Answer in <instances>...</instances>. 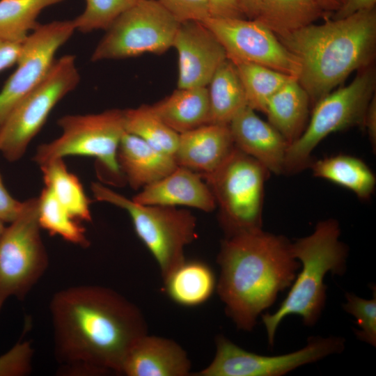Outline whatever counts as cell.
Instances as JSON below:
<instances>
[{"instance_id": "1", "label": "cell", "mask_w": 376, "mask_h": 376, "mask_svg": "<svg viewBox=\"0 0 376 376\" xmlns=\"http://www.w3.org/2000/svg\"><path fill=\"white\" fill-rule=\"evenodd\" d=\"M49 313L55 357L68 375L122 374L128 352L148 334L138 306L101 285L58 290L51 299Z\"/></svg>"}, {"instance_id": "2", "label": "cell", "mask_w": 376, "mask_h": 376, "mask_svg": "<svg viewBox=\"0 0 376 376\" xmlns=\"http://www.w3.org/2000/svg\"><path fill=\"white\" fill-rule=\"evenodd\" d=\"M217 261L216 290L236 327L251 331L263 311L293 283L300 262L292 242L263 229L225 237Z\"/></svg>"}, {"instance_id": "3", "label": "cell", "mask_w": 376, "mask_h": 376, "mask_svg": "<svg viewBox=\"0 0 376 376\" xmlns=\"http://www.w3.org/2000/svg\"><path fill=\"white\" fill-rule=\"evenodd\" d=\"M324 18L322 24L277 37L297 58V81L314 104L353 71L369 66L376 44L375 8L341 19Z\"/></svg>"}, {"instance_id": "4", "label": "cell", "mask_w": 376, "mask_h": 376, "mask_svg": "<svg viewBox=\"0 0 376 376\" xmlns=\"http://www.w3.org/2000/svg\"><path fill=\"white\" fill-rule=\"evenodd\" d=\"M340 228L337 221H319L311 235L292 242L293 256L301 263L290 289L274 313H262L268 344L273 347L277 328L288 315L301 318L306 326L319 320L327 299L325 276H343L347 269L348 249L339 240Z\"/></svg>"}, {"instance_id": "5", "label": "cell", "mask_w": 376, "mask_h": 376, "mask_svg": "<svg viewBox=\"0 0 376 376\" xmlns=\"http://www.w3.org/2000/svg\"><path fill=\"white\" fill-rule=\"evenodd\" d=\"M94 198L125 210L138 237L157 262L163 281L186 259L185 247L198 237L196 218L176 207L141 205L105 187L92 182Z\"/></svg>"}, {"instance_id": "6", "label": "cell", "mask_w": 376, "mask_h": 376, "mask_svg": "<svg viewBox=\"0 0 376 376\" xmlns=\"http://www.w3.org/2000/svg\"><path fill=\"white\" fill-rule=\"evenodd\" d=\"M269 171L236 147L214 171L201 175L219 207L225 237L263 229L265 182Z\"/></svg>"}, {"instance_id": "7", "label": "cell", "mask_w": 376, "mask_h": 376, "mask_svg": "<svg viewBox=\"0 0 376 376\" xmlns=\"http://www.w3.org/2000/svg\"><path fill=\"white\" fill-rule=\"evenodd\" d=\"M57 123L62 130L60 136L36 150L33 160L39 166L67 156L92 157L97 160L98 170L105 171L104 180L110 176L113 185L125 181L117 162L118 148L125 132L123 110L66 115Z\"/></svg>"}, {"instance_id": "8", "label": "cell", "mask_w": 376, "mask_h": 376, "mask_svg": "<svg viewBox=\"0 0 376 376\" xmlns=\"http://www.w3.org/2000/svg\"><path fill=\"white\" fill-rule=\"evenodd\" d=\"M375 69L369 65L348 85L330 92L315 104L304 131L288 148L283 173H296L310 166L312 152L329 134L356 125L363 127L375 95Z\"/></svg>"}, {"instance_id": "9", "label": "cell", "mask_w": 376, "mask_h": 376, "mask_svg": "<svg viewBox=\"0 0 376 376\" xmlns=\"http://www.w3.org/2000/svg\"><path fill=\"white\" fill-rule=\"evenodd\" d=\"M40 229L38 198H31L0 237V312L9 298L24 300L48 268Z\"/></svg>"}, {"instance_id": "10", "label": "cell", "mask_w": 376, "mask_h": 376, "mask_svg": "<svg viewBox=\"0 0 376 376\" xmlns=\"http://www.w3.org/2000/svg\"><path fill=\"white\" fill-rule=\"evenodd\" d=\"M79 80L75 56L55 60L46 77L15 106L0 127V152L8 161L15 162L24 155L54 107Z\"/></svg>"}, {"instance_id": "11", "label": "cell", "mask_w": 376, "mask_h": 376, "mask_svg": "<svg viewBox=\"0 0 376 376\" xmlns=\"http://www.w3.org/2000/svg\"><path fill=\"white\" fill-rule=\"evenodd\" d=\"M180 22L157 0H139L118 17L95 47L91 60L123 59L162 54L173 47Z\"/></svg>"}, {"instance_id": "12", "label": "cell", "mask_w": 376, "mask_h": 376, "mask_svg": "<svg viewBox=\"0 0 376 376\" xmlns=\"http://www.w3.org/2000/svg\"><path fill=\"white\" fill-rule=\"evenodd\" d=\"M345 339L340 336H311L301 349L282 355L265 356L239 347L223 335L215 339L212 362L192 374L195 376H281L306 364L343 351Z\"/></svg>"}, {"instance_id": "13", "label": "cell", "mask_w": 376, "mask_h": 376, "mask_svg": "<svg viewBox=\"0 0 376 376\" xmlns=\"http://www.w3.org/2000/svg\"><path fill=\"white\" fill-rule=\"evenodd\" d=\"M72 20L39 24L22 42L17 68L0 91V127L12 110L49 72L58 49L72 36Z\"/></svg>"}, {"instance_id": "14", "label": "cell", "mask_w": 376, "mask_h": 376, "mask_svg": "<svg viewBox=\"0 0 376 376\" xmlns=\"http://www.w3.org/2000/svg\"><path fill=\"white\" fill-rule=\"evenodd\" d=\"M202 22L216 36L233 63H253L297 79V58L258 19L208 17Z\"/></svg>"}, {"instance_id": "15", "label": "cell", "mask_w": 376, "mask_h": 376, "mask_svg": "<svg viewBox=\"0 0 376 376\" xmlns=\"http://www.w3.org/2000/svg\"><path fill=\"white\" fill-rule=\"evenodd\" d=\"M172 47L178 54V88L207 86L227 59L223 45L202 22L180 23Z\"/></svg>"}, {"instance_id": "16", "label": "cell", "mask_w": 376, "mask_h": 376, "mask_svg": "<svg viewBox=\"0 0 376 376\" xmlns=\"http://www.w3.org/2000/svg\"><path fill=\"white\" fill-rule=\"evenodd\" d=\"M235 146L262 164L270 173H283L290 144L269 123L246 107L228 124Z\"/></svg>"}, {"instance_id": "17", "label": "cell", "mask_w": 376, "mask_h": 376, "mask_svg": "<svg viewBox=\"0 0 376 376\" xmlns=\"http://www.w3.org/2000/svg\"><path fill=\"white\" fill-rule=\"evenodd\" d=\"M132 200L141 205L187 206L205 212L217 207L214 196L201 175L178 166L166 176L142 188Z\"/></svg>"}, {"instance_id": "18", "label": "cell", "mask_w": 376, "mask_h": 376, "mask_svg": "<svg viewBox=\"0 0 376 376\" xmlns=\"http://www.w3.org/2000/svg\"><path fill=\"white\" fill-rule=\"evenodd\" d=\"M235 148L228 125L208 123L180 134L173 158L178 166L207 175L217 170Z\"/></svg>"}, {"instance_id": "19", "label": "cell", "mask_w": 376, "mask_h": 376, "mask_svg": "<svg viewBox=\"0 0 376 376\" xmlns=\"http://www.w3.org/2000/svg\"><path fill=\"white\" fill-rule=\"evenodd\" d=\"M191 361L173 340L149 335L139 338L128 352L122 368L127 376H188Z\"/></svg>"}, {"instance_id": "20", "label": "cell", "mask_w": 376, "mask_h": 376, "mask_svg": "<svg viewBox=\"0 0 376 376\" xmlns=\"http://www.w3.org/2000/svg\"><path fill=\"white\" fill-rule=\"evenodd\" d=\"M117 162L125 182L134 190L163 178L178 167L173 156L127 132L118 148Z\"/></svg>"}, {"instance_id": "21", "label": "cell", "mask_w": 376, "mask_h": 376, "mask_svg": "<svg viewBox=\"0 0 376 376\" xmlns=\"http://www.w3.org/2000/svg\"><path fill=\"white\" fill-rule=\"evenodd\" d=\"M151 107L166 125L179 134L210 123L207 86L178 88Z\"/></svg>"}, {"instance_id": "22", "label": "cell", "mask_w": 376, "mask_h": 376, "mask_svg": "<svg viewBox=\"0 0 376 376\" xmlns=\"http://www.w3.org/2000/svg\"><path fill=\"white\" fill-rule=\"evenodd\" d=\"M309 97L297 78L286 83L269 100L265 113L290 145L303 133L308 115Z\"/></svg>"}, {"instance_id": "23", "label": "cell", "mask_w": 376, "mask_h": 376, "mask_svg": "<svg viewBox=\"0 0 376 376\" xmlns=\"http://www.w3.org/2000/svg\"><path fill=\"white\" fill-rule=\"evenodd\" d=\"M165 291L176 304L193 307L207 301L216 290L217 281L205 263L185 260L164 280Z\"/></svg>"}, {"instance_id": "24", "label": "cell", "mask_w": 376, "mask_h": 376, "mask_svg": "<svg viewBox=\"0 0 376 376\" xmlns=\"http://www.w3.org/2000/svg\"><path fill=\"white\" fill-rule=\"evenodd\" d=\"M207 88L210 123L228 125L233 118L248 106L236 65L228 58L217 68Z\"/></svg>"}, {"instance_id": "25", "label": "cell", "mask_w": 376, "mask_h": 376, "mask_svg": "<svg viewBox=\"0 0 376 376\" xmlns=\"http://www.w3.org/2000/svg\"><path fill=\"white\" fill-rule=\"evenodd\" d=\"M313 175L327 180L354 192L361 199H368L375 186V177L360 159L338 155L311 162Z\"/></svg>"}, {"instance_id": "26", "label": "cell", "mask_w": 376, "mask_h": 376, "mask_svg": "<svg viewBox=\"0 0 376 376\" xmlns=\"http://www.w3.org/2000/svg\"><path fill=\"white\" fill-rule=\"evenodd\" d=\"M328 14L317 0H261L260 11L256 19L281 37Z\"/></svg>"}, {"instance_id": "27", "label": "cell", "mask_w": 376, "mask_h": 376, "mask_svg": "<svg viewBox=\"0 0 376 376\" xmlns=\"http://www.w3.org/2000/svg\"><path fill=\"white\" fill-rule=\"evenodd\" d=\"M40 167L45 187L52 190L72 217L78 221H91L90 200L79 180L68 170L63 159L52 160Z\"/></svg>"}, {"instance_id": "28", "label": "cell", "mask_w": 376, "mask_h": 376, "mask_svg": "<svg viewBox=\"0 0 376 376\" xmlns=\"http://www.w3.org/2000/svg\"><path fill=\"white\" fill-rule=\"evenodd\" d=\"M123 113L125 132L137 136L158 151L173 157L179 134L157 116L151 105L124 109Z\"/></svg>"}, {"instance_id": "29", "label": "cell", "mask_w": 376, "mask_h": 376, "mask_svg": "<svg viewBox=\"0 0 376 376\" xmlns=\"http://www.w3.org/2000/svg\"><path fill=\"white\" fill-rule=\"evenodd\" d=\"M64 0H0V38L22 42L40 24L45 8Z\"/></svg>"}, {"instance_id": "30", "label": "cell", "mask_w": 376, "mask_h": 376, "mask_svg": "<svg viewBox=\"0 0 376 376\" xmlns=\"http://www.w3.org/2000/svg\"><path fill=\"white\" fill-rule=\"evenodd\" d=\"M234 64L244 88L248 107L263 113L269 98L286 83L296 78L253 63Z\"/></svg>"}, {"instance_id": "31", "label": "cell", "mask_w": 376, "mask_h": 376, "mask_svg": "<svg viewBox=\"0 0 376 376\" xmlns=\"http://www.w3.org/2000/svg\"><path fill=\"white\" fill-rule=\"evenodd\" d=\"M38 198V222L41 228L73 244L84 248L89 246L84 226L72 217L49 188L45 187Z\"/></svg>"}, {"instance_id": "32", "label": "cell", "mask_w": 376, "mask_h": 376, "mask_svg": "<svg viewBox=\"0 0 376 376\" xmlns=\"http://www.w3.org/2000/svg\"><path fill=\"white\" fill-rule=\"evenodd\" d=\"M139 0H85L84 10L72 19L75 30L88 33L107 30L122 13Z\"/></svg>"}, {"instance_id": "33", "label": "cell", "mask_w": 376, "mask_h": 376, "mask_svg": "<svg viewBox=\"0 0 376 376\" xmlns=\"http://www.w3.org/2000/svg\"><path fill=\"white\" fill-rule=\"evenodd\" d=\"M370 299L358 297L352 292H346L347 300L343 304L345 312L353 315L359 329H354L357 338L369 345L376 346V293Z\"/></svg>"}, {"instance_id": "34", "label": "cell", "mask_w": 376, "mask_h": 376, "mask_svg": "<svg viewBox=\"0 0 376 376\" xmlns=\"http://www.w3.org/2000/svg\"><path fill=\"white\" fill-rule=\"evenodd\" d=\"M33 353L30 341H18L0 356V376H24L30 374Z\"/></svg>"}, {"instance_id": "35", "label": "cell", "mask_w": 376, "mask_h": 376, "mask_svg": "<svg viewBox=\"0 0 376 376\" xmlns=\"http://www.w3.org/2000/svg\"><path fill=\"white\" fill-rule=\"evenodd\" d=\"M180 23L210 17L207 0H157Z\"/></svg>"}, {"instance_id": "36", "label": "cell", "mask_w": 376, "mask_h": 376, "mask_svg": "<svg viewBox=\"0 0 376 376\" xmlns=\"http://www.w3.org/2000/svg\"><path fill=\"white\" fill-rule=\"evenodd\" d=\"M210 17L246 18L240 0H207Z\"/></svg>"}, {"instance_id": "37", "label": "cell", "mask_w": 376, "mask_h": 376, "mask_svg": "<svg viewBox=\"0 0 376 376\" xmlns=\"http://www.w3.org/2000/svg\"><path fill=\"white\" fill-rule=\"evenodd\" d=\"M22 206V202L10 194L0 175V219L4 223L12 222L17 217Z\"/></svg>"}, {"instance_id": "38", "label": "cell", "mask_w": 376, "mask_h": 376, "mask_svg": "<svg viewBox=\"0 0 376 376\" xmlns=\"http://www.w3.org/2000/svg\"><path fill=\"white\" fill-rule=\"evenodd\" d=\"M22 42L8 41L0 38V72L16 64Z\"/></svg>"}, {"instance_id": "39", "label": "cell", "mask_w": 376, "mask_h": 376, "mask_svg": "<svg viewBox=\"0 0 376 376\" xmlns=\"http://www.w3.org/2000/svg\"><path fill=\"white\" fill-rule=\"evenodd\" d=\"M376 0H342L340 8L330 16L332 19H341L357 12L375 8Z\"/></svg>"}, {"instance_id": "40", "label": "cell", "mask_w": 376, "mask_h": 376, "mask_svg": "<svg viewBox=\"0 0 376 376\" xmlns=\"http://www.w3.org/2000/svg\"><path fill=\"white\" fill-rule=\"evenodd\" d=\"M363 127H364L369 136V139L375 148L376 144V98L373 95L368 106L365 113Z\"/></svg>"}, {"instance_id": "41", "label": "cell", "mask_w": 376, "mask_h": 376, "mask_svg": "<svg viewBox=\"0 0 376 376\" xmlns=\"http://www.w3.org/2000/svg\"><path fill=\"white\" fill-rule=\"evenodd\" d=\"M240 2L246 18L253 19L258 17L261 0H240Z\"/></svg>"}, {"instance_id": "42", "label": "cell", "mask_w": 376, "mask_h": 376, "mask_svg": "<svg viewBox=\"0 0 376 376\" xmlns=\"http://www.w3.org/2000/svg\"><path fill=\"white\" fill-rule=\"evenodd\" d=\"M318 3L327 13L337 10L342 3V0H317Z\"/></svg>"}, {"instance_id": "43", "label": "cell", "mask_w": 376, "mask_h": 376, "mask_svg": "<svg viewBox=\"0 0 376 376\" xmlns=\"http://www.w3.org/2000/svg\"><path fill=\"white\" fill-rule=\"evenodd\" d=\"M5 228L4 222L0 219V237Z\"/></svg>"}]
</instances>
